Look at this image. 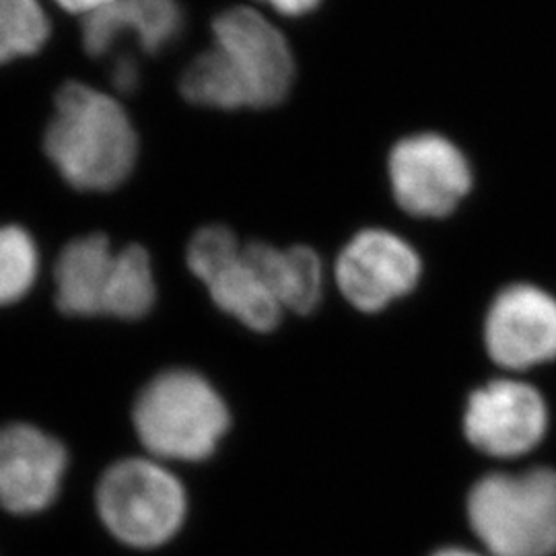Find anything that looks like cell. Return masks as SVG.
<instances>
[{
	"mask_svg": "<svg viewBox=\"0 0 556 556\" xmlns=\"http://www.w3.org/2000/svg\"><path fill=\"white\" fill-rule=\"evenodd\" d=\"M468 521L491 556L556 555V470L478 480Z\"/></svg>",
	"mask_w": 556,
	"mask_h": 556,
	"instance_id": "4",
	"label": "cell"
},
{
	"mask_svg": "<svg viewBox=\"0 0 556 556\" xmlns=\"http://www.w3.org/2000/svg\"><path fill=\"white\" fill-rule=\"evenodd\" d=\"M50 21L40 0H0V64L40 52Z\"/></svg>",
	"mask_w": 556,
	"mask_h": 556,
	"instance_id": "17",
	"label": "cell"
},
{
	"mask_svg": "<svg viewBox=\"0 0 556 556\" xmlns=\"http://www.w3.org/2000/svg\"><path fill=\"white\" fill-rule=\"evenodd\" d=\"M548 427L546 402L532 386L497 379L468 400L464 433L478 452L493 457H519L532 452Z\"/></svg>",
	"mask_w": 556,
	"mask_h": 556,
	"instance_id": "9",
	"label": "cell"
},
{
	"mask_svg": "<svg viewBox=\"0 0 556 556\" xmlns=\"http://www.w3.org/2000/svg\"><path fill=\"white\" fill-rule=\"evenodd\" d=\"M433 556H486V555H478L475 551H466V548H443V551H439Z\"/></svg>",
	"mask_w": 556,
	"mask_h": 556,
	"instance_id": "22",
	"label": "cell"
},
{
	"mask_svg": "<svg viewBox=\"0 0 556 556\" xmlns=\"http://www.w3.org/2000/svg\"><path fill=\"white\" fill-rule=\"evenodd\" d=\"M118 252L112 241L93 233L73 239L54 266L56 305L66 316H105Z\"/></svg>",
	"mask_w": 556,
	"mask_h": 556,
	"instance_id": "12",
	"label": "cell"
},
{
	"mask_svg": "<svg viewBox=\"0 0 556 556\" xmlns=\"http://www.w3.org/2000/svg\"><path fill=\"white\" fill-rule=\"evenodd\" d=\"M248 262L268 285L282 309L309 314L324 293V266L312 248L293 245L287 250L264 241L243 245Z\"/></svg>",
	"mask_w": 556,
	"mask_h": 556,
	"instance_id": "13",
	"label": "cell"
},
{
	"mask_svg": "<svg viewBox=\"0 0 556 556\" xmlns=\"http://www.w3.org/2000/svg\"><path fill=\"white\" fill-rule=\"evenodd\" d=\"M215 48L200 54L184 77L181 96L215 110H264L291 91L295 64L277 29L250 9H229L213 23Z\"/></svg>",
	"mask_w": 556,
	"mask_h": 556,
	"instance_id": "1",
	"label": "cell"
},
{
	"mask_svg": "<svg viewBox=\"0 0 556 556\" xmlns=\"http://www.w3.org/2000/svg\"><path fill=\"white\" fill-rule=\"evenodd\" d=\"M132 422L155 459L200 462L215 454L231 417L219 392L200 374L172 369L142 388Z\"/></svg>",
	"mask_w": 556,
	"mask_h": 556,
	"instance_id": "3",
	"label": "cell"
},
{
	"mask_svg": "<svg viewBox=\"0 0 556 556\" xmlns=\"http://www.w3.org/2000/svg\"><path fill=\"white\" fill-rule=\"evenodd\" d=\"M157 299V285L149 252L140 245L119 250L108 295L105 316L119 319L144 318Z\"/></svg>",
	"mask_w": 556,
	"mask_h": 556,
	"instance_id": "15",
	"label": "cell"
},
{
	"mask_svg": "<svg viewBox=\"0 0 556 556\" xmlns=\"http://www.w3.org/2000/svg\"><path fill=\"white\" fill-rule=\"evenodd\" d=\"M268 7H273L277 13L285 17H303L312 11H316L321 0H260Z\"/></svg>",
	"mask_w": 556,
	"mask_h": 556,
	"instance_id": "20",
	"label": "cell"
},
{
	"mask_svg": "<svg viewBox=\"0 0 556 556\" xmlns=\"http://www.w3.org/2000/svg\"><path fill=\"white\" fill-rule=\"evenodd\" d=\"M40 273L36 239L20 225H0V307L20 303Z\"/></svg>",
	"mask_w": 556,
	"mask_h": 556,
	"instance_id": "16",
	"label": "cell"
},
{
	"mask_svg": "<svg viewBox=\"0 0 556 556\" xmlns=\"http://www.w3.org/2000/svg\"><path fill=\"white\" fill-rule=\"evenodd\" d=\"M112 79L114 85L118 87L122 93H130L137 89L139 85V64L130 56H124L116 62L114 71H112Z\"/></svg>",
	"mask_w": 556,
	"mask_h": 556,
	"instance_id": "19",
	"label": "cell"
},
{
	"mask_svg": "<svg viewBox=\"0 0 556 556\" xmlns=\"http://www.w3.org/2000/svg\"><path fill=\"white\" fill-rule=\"evenodd\" d=\"M420 270V258L406 239L386 229H365L340 252L337 280L351 305L376 314L410 293Z\"/></svg>",
	"mask_w": 556,
	"mask_h": 556,
	"instance_id": "8",
	"label": "cell"
},
{
	"mask_svg": "<svg viewBox=\"0 0 556 556\" xmlns=\"http://www.w3.org/2000/svg\"><path fill=\"white\" fill-rule=\"evenodd\" d=\"M390 181L402 211L438 219L456 211L472 188V169L464 153L441 135L400 140L390 153Z\"/></svg>",
	"mask_w": 556,
	"mask_h": 556,
	"instance_id": "6",
	"label": "cell"
},
{
	"mask_svg": "<svg viewBox=\"0 0 556 556\" xmlns=\"http://www.w3.org/2000/svg\"><path fill=\"white\" fill-rule=\"evenodd\" d=\"M484 342L507 369H530L556 358V299L534 285H514L493 301Z\"/></svg>",
	"mask_w": 556,
	"mask_h": 556,
	"instance_id": "10",
	"label": "cell"
},
{
	"mask_svg": "<svg viewBox=\"0 0 556 556\" xmlns=\"http://www.w3.org/2000/svg\"><path fill=\"white\" fill-rule=\"evenodd\" d=\"M43 151L75 190L110 192L132 174L139 139L118 101L83 83H66L56 93Z\"/></svg>",
	"mask_w": 556,
	"mask_h": 556,
	"instance_id": "2",
	"label": "cell"
},
{
	"mask_svg": "<svg viewBox=\"0 0 556 556\" xmlns=\"http://www.w3.org/2000/svg\"><path fill=\"white\" fill-rule=\"evenodd\" d=\"M96 507L103 528L130 548H155L178 534L188 498L178 478L155 457H126L98 482Z\"/></svg>",
	"mask_w": 556,
	"mask_h": 556,
	"instance_id": "5",
	"label": "cell"
},
{
	"mask_svg": "<svg viewBox=\"0 0 556 556\" xmlns=\"http://www.w3.org/2000/svg\"><path fill=\"white\" fill-rule=\"evenodd\" d=\"M204 285L220 309L250 330L270 332L277 328L282 307L256 268L245 258L243 248Z\"/></svg>",
	"mask_w": 556,
	"mask_h": 556,
	"instance_id": "14",
	"label": "cell"
},
{
	"mask_svg": "<svg viewBox=\"0 0 556 556\" xmlns=\"http://www.w3.org/2000/svg\"><path fill=\"white\" fill-rule=\"evenodd\" d=\"M68 452L60 439L29 422L0 429V507L11 516H38L60 497Z\"/></svg>",
	"mask_w": 556,
	"mask_h": 556,
	"instance_id": "7",
	"label": "cell"
},
{
	"mask_svg": "<svg viewBox=\"0 0 556 556\" xmlns=\"http://www.w3.org/2000/svg\"><path fill=\"white\" fill-rule=\"evenodd\" d=\"M184 23L178 0H114L85 17L83 46L87 54L103 56L130 34L147 54H160L179 40Z\"/></svg>",
	"mask_w": 556,
	"mask_h": 556,
	"instance_id": "11",
	"label": "cell"
},
{
	"mask_svg": "<svg viewBox=\"0 0 556 556\" xmlns=\"http://www.w3.org/2000/svg\"><path fill=\"white\" fill-rule=\"evenodd\" d=\"M241 252L238 238L223 225L202 227L188 243V266L202 282H206L227 262Z\"/></svg>",
	"mask_w": 556,
	"mask_h": 556,
	"instance_id": "18",
	"label": "cell"
},
{
	"mask_svg": "<svg viewBox=\"0 0 556 556\" xmlns=\"http://www.w3.org/2000/svg\"><path fill=\"white\" fill-rule=\"evenodd\" d=\"M62 9L71 11V13H83L85 17L100 11L103 7H108L114 0H56Z\"/></svg>",
	"mask_w": 556,
	"mask_h": 556,
	"instance_id": "21",
	"label": "cell"
}]
</instances>
